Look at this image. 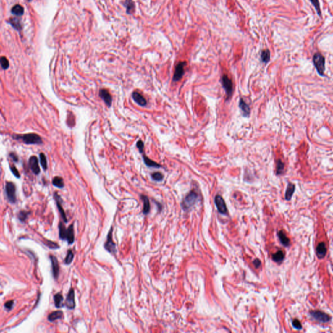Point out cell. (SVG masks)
<instances>
[{
	"mask_svg": "<svg viewBox=\"0 0 333 333\" xmlns=\"http://www.w3.org/2000/svg\"><path fill=\"white\" fill-rule=\"evenodd\" d=\"M14 301L13 300H11V301H8L7 302H6L5 304H4V308L5 309H6L7 311H11L12 310L13 306H14Z\"/></svg>",
	"mask_w": 333,
	"mask_h": 333,
	"instance_id": "40",
	"label": "cell"
},
{
	"mask_svg": "<svg viewBox=\"0 0 333 333\" xmlns=\"http://www.w3.org/2000/svg\"><path fill=\"white\" fill-rule=\"evenodd\" d=\"M311 2L312 3V4L314 5V6L315 7L316 9L317 10V12H318V14L320 15L321 14V12H320V7H319V3L318 0H311Z\"/></svg>",
	"mask_w": 333,
	"mask_h": 333,
	"instance_id": "43",
	"label": "cell"
},
{
	"mask_svg": "<svg viewBox=\"0 0 333 333\" xmlns=\"http://www.w3.org/2000/svg\"><path fill=\"white\" fill-rule=\"evenodd\" d=\"M44 244L46 245L47 247H48L50 249H57L59 248V246L58 245V244L54 242V241H51L50 240H46V241L44 242Z\"/></svg>",
	"mask_w": 333,
	"mask_h": 333,
	"instance_id": "37",
	"label": "cell"
},
{
	"mask_svg": "<svg viewBox=\"0 0 333 333\" xmlns=\"http://www.w3.org/2000/svg\"><path fill=\"white\" fill-rule=\"evenodd\" d=\"M11 12L13 14L20 16L24 14V9L22 5L18 4V5H15L14 7H13L11 9Z\"/></svg>",
	"mask_w": 333,
	"mask_h": 333,
	"instance_id": "26",
	"label": "cell"
},
{
	"mask_svg": "<svg viewBox=\"0 0 333 333\" xmlns=\"http://www.w3.org/2000/svg\"><path fill=\"white\" fill-rule=\"evenodd\" d=\"M292 325H293V327H294L295 329H298V330H301L302 329V325L301 324V323L298 320V319H293V322H292Z\"/></svg>",
	"mask_w": 333,
	"mask_h": 333,
	"instance_id": "42",
	"label": "cell"
},
{
	"mask_svg": "<svg viewBox=\"0 0 333 333\" xmlns=\"http://www.w3.org/2000/svg\"><path fill=\"white\" fill-rule=\"evenodd\" d=\"M221 83L223 85V89L225 90V93L227 94V100H229L230 98L232 96L233 90H234V86L233 83L229 77H228L227 75H223L221 77Z\"/></svg>",
	"mask_w": 333,
	"mask_h": 333,
	"instance_id": "4",
	"label": "cell"
},
{
	"mask_svg": "<svg viewBox=\"0 0 333 333\" xmlns=\"http://www.w3.org/2000/svg\"><path fill=\"white\" fill-rule=\"evenodd\" d=\"M74 253L72 252V250H68L67 251V256L65 257L64 260V263L66 264V265H70V264L72 262L73 259H74Z\"/></svg>",
	"mask_w": 333,
	"mask_h": 333,
	"instance_id": "30",
	"label": "cell"
},
{
	"mask_svg": "<svg viewBox=\"0 0 333 333\" xmlns=\"http://www.w3.org/2000/svg\"><path fill=\"white\" fill-rule=\"evenodd\" d=\"M54 197L55 198V201H56V204H57L58 210H59V213L61 215L62 218H63V219L64 223H67L68 220H67V215H66V214H65V212L63 210V206H62V202H63V200H62L61 197L59 195V194L57 193V192L54 193Z\"/></svg>",
	"mask_w": 333,
	"mask_h": 333,
	"instance_id": "12",
	"label": "cell"
},
{
	"mask_svg": "<svg viewBox=\"0 0 333 333\" xmlns=\"http://www.w3.org/2000/svg\"><path fill=\"white\" fill-rule=\"evenodd\" d=\"M311 315L316 320L320 321L321 323H327L331 320V318L328 314H325L318 311H313L311 312Z\"/></svg>",
	"mask_w": 333,
	"mask_h": 333,
	"instance_id": "9",
	"label": "cell"
},
{
	"mask_svg": "<svg viewBox=\"0 0 333 333\" xmlns=\"http://www.w3.org/2000/svg\"><path fill=\"white\" fill-rule=\"evenodd\" d=\"M198 194L195 191L189 193L182 202V207L184 210H187L193 206L198 199Z\"/></svg>",
	"mask_w": 333,
	"mask_h": 333,
	"instance_id": "2",
	"label": "cell"
},
{
	"mask_svg": "<svg viewBox=\"0 0 333 333\" xmlns=\"http://www.w3.org/2000/svg\"><path fill=\"white\" fill-rule=\"evenodd\" d=\"M40 162L42 169H44V171H46V169L48 168L47 159L44 153H41L40 154Z\"/></svg>",
	"mask_w": 333,
	"mask_h": 333,
	"instance_id": "34",
	"label": "cell"
},
{
	"mask_svg": "<svg viewBox=\"0 0 333 333\" xmlns=\"http://www.w3.org/2000/svg\"><path fill=\"white\" fill-rule=\"evenodd\" d=\"M12 138L21 141L26 145H41L42 144V139L37 133H30L26 134H13Z\"/></svg>",
	"mask_w": 333,
	"mask_h": 333,
	"instance_id": "1",
	"label": "cell"
},
{
	"mask_svg": "<svg viewBox=\"0 0 333 333\" xmlns=\"http://www.w3.org/2000/svg\"><path fill=\"white\" fill-rule=\"evenodd\" d=\"M29 215H30V211H20L18 214V217L20 221H21L22 222H24L26 219H27Z\"/></svg>",
	"mask_w": 333,
	"mask_h": 333,
	"instance_id": "35",
	"label": "cell"
},
{
	"mask_svg": "<svg viewBox=\"0 0 333 333\" xmlns=\"http://www.w3.org/2000/svg\"><path fill=\"white\" fill-rule=\"evenodd\" d=\"M295 191V185L292 183H289L286 191L285 198L287 201H290L292 198L293 193Z\"/></svg>",
	"mask_w": 333,
	"mask_h": 333,
	"instance_id": "22",
	"label": "cell"
},
{
	"mask_svg": "<svg viewBox=\"0 0 333 333\" xmlns=\"http://www.w3.org/2000/svg\"><path fill=\"white\" fill-rule=\"evenodd\" d=\"M284 164L282 161L281 159H277L276 165V173L277 175H280L283 174L284 172Z\"/></svg>",
	"mask_w": 333,
	"mask_h": 333,
	"instance_id": "27",
	"label": "cell"
},
{
	"mask_svg": "<svg viewBox=\"0 0 333 333\" xmlns=\"http://www.w3.org/2000/svg\"><path fill=\"white\" fill-rule=\"evenodd\" d=\"M215 205H216L217 210L219 211V213L222 214H224L227 213V208L226 206V204H225V202L224 201V199L221 196L219 195H216V197H215Z\"/></svg>",
	"mask_w": 333,
	"mask_h": 333,
	"instance_id": "11",
	"label": "cell"
},
{
	"mask_svg": "<svg viewBox=\"0 0 333 333\" xmlns=\"http://www.w3.org/2000/svg\"><path fill=\"white\" fill-rule=\"evenodd\" d=\"M10 169H11L12 173L13 174H14L15 177H16L17 178H20V172L18 171V169H16L15 166H14V165L10 166Z\"/></svg>",
	"mask_w": 333,
	"mask_h": 333,
	"instance_id": "41",
	"label": "cell"
},
{
	"mask_svg": "<svg viewBox=\"0 0 333 333\" xmlns=\"http://www.w3.org/2000/svg\"><path fill=\"white\" fill-rule=\"evenodd\" d=\"M185 64V62H180L176 66L174 73L172 77V81L174 82H177L182 78L184 74V67Z\"/></svg>",
	"mask_w": 333,
	"mask_h": 333,
	"instance_id": "7",
	"label": "cell"
},
{
	"mask_svg": "<svg viewBox=\"0 0 333 333\" xmlns=\"http://www.w3.org/2000/svg\"><path fill=\"white\" fill-rule=\"evenodd\" d=\"M64 305L69 310L74 309L76 306V303H75V292L74 288H71L68 292Z\"/></svg>",
	"mask_w": 333,
	"mask_h": 333,
	"instance_id": "8",
	"label": "cell"
},
{
	"mask_svg": "<svg viewBox=\"0 0 333 333\" xmlns=\"http://www.w3.org/2000/svg\"><path fill=\"white\" fill-rule=\"evenodd\" d=\"M239 107L240 108L241 111V113H242V115L245 117H248L250 115V109L249 106V105L245 102L244 100L242 98H241L240 100V102H239Z\"/></svg>",
	"mask_w": 333,
	"mask_h": 333,
	"instance_id": "16",
	"label": "cell"
},
{
	"mask_svg": "<svg viewBox=\"0 0 333 333\" xmlns=\"http://www.w3.org/2000/svg\"><path fill=\"white\" fill-rule=\"evenodd\" d=\"M273 260L276 262H280L283 260L284 258V253L281 250L277 251L276 253H275L273 255Z\"/></svg>",
	"mask_w": 333,
	"mask_h": 333,
	"instance_id": "31",
	"label": "cell"
},
{
	"mask_svg": "<svg viewBox=\"0 0 333 333\" xmlns=\"http://www.w3.org/2000/svg\"><path fill=\"white\" fill-rule=\"evenodd\" d=\"M136 146L137 148H138L139 152L141 153V154H143L144 153V143H143L141 140H139V141L137 142V144H136Z\"/></svg>",
	"mask_w": 333,
	"mask_h": 333,
	"instance_id": "39",
	"label": "cell"
},
{
	"mask_svg": "<svg viewBox=\"0 0 333 333\" xmlns=\"http://www.w3.org/2000/svg\"><path fill=\"white\" fill-rule=\"evenodd\" d=\"M63 316V313L62 311H54L51 312L48 316V319L49 321L52 322L54 321L57 319H61Z\"/></svg>",
	"mask_w": 333,
	"mask_h": 333,
	"instance_id": "20",
	"label": "cell"
},
{
	"mask_svg": "<svg viewBox=\"0 0 333 333\" xmlns=\"http://www.w3.org/2000/svg\"><path fill=\"white\" fill-rule=\"evenodd\" d=\"M29 165L30 166L31 171L33 172L35 174L37 175L40 173L41 169L38 164V159L36 156H33L31 157H30V158L29 159Z\"/></svg>",
	"mask_w": 333,
	"mask_h": 333,
	"instance_id": "13",
	"label": "cell"
},
{
	"mask_svg": "<svg viewBox=\"0 0 333 333\" xmlns=\"http://www.w3.org/2000/svg\"><path fill=\"white\" fill-rule=\"evenodd\" d=\"M313 62L314 66L316 68L318 74L320 76H324V72L325 69V57L319 53H316L313 57Z\"/></svg>",
	"mask_w": 333,
	"mask_h": 333,
	"instance_id": "3",
	"label": "cell"
},
{
	"mask_svg": "<svg viewBox=\"0 0 333 333\" xmlns=\"http://www.w3.org/2000/svg\"><path fill=\"white\" fill-rule=\"evenodd\" d=\"M261 59L265 63H268L270 60V52L268 50H264L261 54Z\"/></svg>",
	"mask_w": 333,
	"mask_h": 333,
	"instance_id": "33",
	"label": "cell"
},
{
	"mask_svg": "<svg viewBox=\"0 0 333 333\" xmlns=\"http://www.w3.org/2000/svg\"><path fill=\"white\" fill-rule=\"evenodd\" d=\"M151 177L155 181H157V182H160L163 179H164V175H163L161 172H156L152 173L151 174Z\"/></svg>",
	"mask_w": 333,
	"mask_h": 333,
	"instance_id": "36",
	"label": "cell"
},
{
	"mask_svg": "<svg viewBox=\"0 0 333 333\" xmlns=\"http://www.w3.org/2000/svg\"><path fill=\"white\" fill-rule=\"evenodd\" d=\"M32 1V0H28V1Z\"/></svg>",
	"mask_w": 333,
	"mask_h": 333,
	"instance_id": "46",
	"label": "cell"
},
{
	"mask_svg": "<svg viewBox=\"0 0 333 333\" xmlns=\"http://www.w3.org/2000/svg\"><path fill=\"white\" fill-rule=\"evenodd\" d=\"M125 7H126V11L128 14H132V13L134 11L135 6L134 3L132 1V0H127L125 3Z\"/></svg>",
	"mask_w": 333,
	"mask_h": 333,
	"instance_id": "32",
	"label": "cell"
},
{
	"mask_svg": "<svg viewBox=\"0 0 333 333\" xmlns=\"http://www.w3.org/2000/svg\"><path fill=\"white\" fill-rule=\"evenodd\" d=\"M50 259L51 263L52 275H53L54 278L56 280L58 279L59 275V264L57 258L55 256L50 255Z\"/></svg>",
	"mask_w": 333,
	"mask_h": 333,
	"instance_id": "10",
	"label": "cell"
},
{
	"mask_svg": "<svg viewBox=\"0 0 333 333\" xmlns=\"http://www.w3.org/2000/svg\"><path fill=\"white\" fill-rule=\"evenodd\" d=\"M316 253L319 258H323L327 253V248L324 243H319L316 248Z\"/></svg>",
	"mask_w": 333,
	"mask_h": 333,
	"instance_id": "19",
	"label": "cell"
},
{
	"mask_svg": "<svg viewBox=\"0 0 333 333\" xmlns=\"http://www.w3.org/2000/svg\"><path fill=\"white\" fill-rule=\"evenodd\" d=\"M253 264L254 265V266H255L257 268V267H259L261 265V262L258 259H256L253 262Z\"/></svg>",
	"mask_w": 333,
	"mask_h": 333,
	"instance_id": "45",
	"label": "cell"
},
{
	"mask_svg": "<svg viewBox=\"0 0 333 333\" xmlns=\"http://www.w3.org/2000/svg\"><path fill=\"white\" fill-rule=\"evenodd\" d=\"M9 22L10 24L12 25L13 28H14L16 29H17L18 31H21L22 24L19 19L16 18H12L10 19Z\"/></svg>",
	"mask_w": 333,
	"mask_h": 333,
	"instance_id": "29",
	"label": "cell"
},
{
	"mask_svg": "<svg viewBox=\"0 0 333 333\" xmlns=\"http://www.w3.org/2000/svg\"><path fill=\"white\" fill-rule=\"evenodd\" d=\"M5 193L6 197L9 202L14 204L16 202V187L14 183L12 182H7L5 185Z\"/></svg>",
	"mask_w": 333,
	"mask_h": 333,
	"instance_id": "5",
	"label": "cell"
},
{
	"mask_svg": "<svg viewBox=\"0 0 333 333\" xmlns=\"http://www.w3.org/2000/svg\"><path fill=\"white\" fill-rule=\"evenodd\" d=\"M52 184H53L55 187H58L59 189H62L64 187V183L63 179L60 176H55L52 180Z\"/></svg>",
	"mask_w": 333,
	"mask_h": 333,
	"instance_id": "25",
	"label": "cell"
},
{
	"mask_svg": "<svg viewBox=\"0 0 333 333\" xmlns=\"http://www.w3.org/2000/svg\"><path fill=\"white\" fill-rule=\"evenodd\" d=\"M113 227H111V230L109 231L108 234H107V241L104 244V248L105 249L108 251L109 253H111L113 254H115L117 253V249H116V245L113 240Z\"/></svg>",
	"mask_w": 333,
	"mask_h": 333,
	"instance_id": "6",
	"label": "cell"
},
{
	"mask_svg": "<svg viewBox=\"0 0 333 333\" xmlns=\"http://www.w3.org/2000/svg\"><path fill=\"white\" fill-rule=\"evenodd\" d=\"M278 236L280 239V242L282 243L284 246H288L290 245V240L286 236V234L284 233L283 231H279L278 233Z\"/></svg>",
	"mask_w": 333,
	"mask_h": 333,
	"instance_id": "28",
	"label": "cell"
},
{
	"mask_svg": "<svg viewBox=\"0 0 333 333\" xmlns=\"http://www.w3.org/2000/svg\"><path fill=\"white\" fill-rule=\"evenodd\" d=\"M1 68L3 70L8 69L9 67V63L7 59L5 57H1Z\"/></svg>",
	"mask_w": 333,
	"mask_h": 333,
	"instance_id": "38",
	"label": "cell"
},
{
	"mask_svg": "<svg viewBox=\"0 0 333 333\" xmlns=\"http://www.w3.org/2000/svg\"><path fill=\"white\" fill-rule=\"evenodd\" d=\"M54 304L56 308H59L63 307L64 306V305L63 304V297L61 295V293H56L54 297Z\"/></svg>",
	"mask_w": 333,
	"mask_h": 333,
	"instance_id": "21",
	"label": "cell"
},
{
	"mask_svg": "<svg viewBox=\"0 0 333 333\" xmlns=\"http://www.w3.org/2000/svg\"><path fill=\"white\" fill-rule=\"evenodd\" d=\"M141 197L143 201V204H144V206H143V214H147L148 213H149L150 210H151V205H150L149 199L145 195H141Z\"/></svg>",
	"mask_w": 333,
	"mask_h": 333,
	"instance_id": "23",
	"label": "cell"
},
{
	"mask_svg": "<svg viewBox=\"0 0 333 333\" xmlns=\"http://www.w3.org/2000/svg\"><path fill=\"white\" fill-rule=\"evenodd\" d=\"M9 157L11 158L12 159V160L13 161H14V162H15V163L18 161V156L17 154H15V153H14V152L10 153Z\"/></svg>",
	"mask_w": 333,
	"mask_h": 333,
	"instance_id": "44",
	"label": "cell"
},
{
	"mask_svg": "<svg viewBox=\"0 0 333 333\" xmlns=\"http://www.w3.org/2000/svg\"><path fill=\"white\" fill-rule=\"evenodd\" d=\"M59 238L62 240H67V229L65 227L64 224L60 222V223L59 224Z\"/></svg>",
	"mask_w": 333,
	"mask_h": 333,
	"instance_id": "24",
	"label": "cell"
},
{
	"mask_svg": "<svg viewBox=\"0 0 333 333\" xmlns=\"http://www.w3.org/2000/svg\"><path fill=\"white\" fill-rule=\"evenodd\" d=\"M99 96L102 99L106 106L110 107L111 106L113 98L111 94L107 89H101L99 92Z\"/></svg>",
	"mask_w": 333,
	"mask_h": 333,
	"instance_id": "14",
	"label": "cell"
},
{
	"mask_svg": "<svg viewBox=\"0 0 333 333\" xmlns=\"http://www.w3.org/2000/svg\"><path fill=\"white\" fill-rule=\"evenodd\" d=\"M143 161H144L145 164L148 166V167H153V168H160L161 167V165H159L158 163H156V161L152 160V159H150L149 158H148L147 156H145L144 153H143Z\"/></svg>",
	"mask_w": 333,
	"mask_h": 333,
	"instance_id": "18",
	"label": "cell"
},
{
	"mask_svg": "<svg viewBox=\"0 0 333 333\" xmlns=\"http://www.w3.org/2000/svg\"><path fill=\"white\" fill-rule=\"evenodd\" d=\"M132 98L135 101V102L138 104L140 106L145 107L147 105L146 100L144 96L141 95V94L138 92L135 91V92H133L132 93Z\"/></svg>",
	"mask_w": 333,
	"mask_h": 333,
	"instance_id": "15",
	"label": "cell"
},
{
	"mask_svg": "<svg viewBox=\"0 0 333 333\" xmlns=\"http://www.w3.org/2000/svg\"><path fill=\"white\" fill-rule=\"evenodd\" d=\"M74 240H75V237H74V224H72L67 228V242H68V244L71 245L74 242Z\"/></svg>",
	"mask_w": 333,
	"mask_h": 333,
	"instance_id": "17",
	"label": "cell"
}]
</instances>
